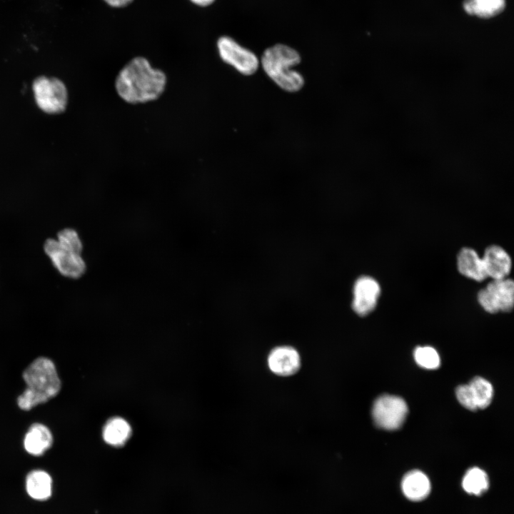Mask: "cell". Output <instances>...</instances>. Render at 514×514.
<instances>
[{"label":"cell","mask_w":514,"mask_h":514,"mask_svg":"<svg viewBox=\"0 0 514 514\" xmlns=\"http://www.w3.org/2000/svg\"><path fill=\"white\" fill-rule=\"evenodd\" d=\"M167 76L154 68L144 56L129 60L119 71L114 81L118 96L130 104H146L158 99L164 93Z\"/></svg>","instance_id":"obj_1"},{"label":"cell","mask_w":514,"mask_h":514,"mask_svg":"<svg viewBox=\"0 0 514 514\" xmlns=\"http://www.w3.org/2000/svg\"><path fill=\"white\" fill-rule=\"evenodd\" d=\"M23 378L26 388L17 398L18 405L23 410H29L53 398L61 386L54 363L45 357L35 359L24 370Z\"/></svg>","instance_id":"obj_2"},{"label":"cell","mask_w":514,"mask_h":514,"mask_svg":"<svg viewBox=\"0 0 514 514\" xmlns=\"http://www.w3.org/2000/svg\"><path fill=\"white\" fill-rule=\"evenodd\" d=\"M301 56L295 49L283 44L268 47L260 59L263 71L279 88L287 92H297L304 86L305 79L293 67L299 64Z\"/></svg>","instance_id":"obj_3"},{"label":"cell","mask_w":514,"mask_h":514,"mask_svg":"<svg viewBox=\"0 0 514 514\" xmlns=\"http://www.w3.org/2000/svg\"><path fill=\"white\" fill-rule=\"evenodd\" d=\"M57 238V241L52 238L46 241L45 253L63 276L71 278L81 277L86 266L81 256L83 245L77 232L65 228L58 233Z\"/></svg>","instance_id":"obj_4"},{"label":"cell","mask_w":514,"mask_h":514,"mask_svg":"<svg viewBox=\"0 0 514 514\" xmlns=\"http://www.w3.org/2000/svg\"><path fill=\"white\" fill-rule=\"evenodd\" d=\"M216 49L222 61L242 75L251 76L260 66V59L256 54L229 36L218 37Z\"/></svg>","instance_id":"obj_5"},{"label":"cell","mask_w":514,"mask_h":514,"mask_svg":"<svg viewBox=\"0 0 514 514\" xmlns=\"http://www.w3.org/2000/svg\"><path fill=\"white\" fill-rule=\"evenodd\" d=\"M36 102L39 107L49 114L62 112L68 101L67 90L62 81L44 76L36 79L33 84Z\"/></svg>","instance_id":"obj_6"},{"label":"cell","mask_w":514,"mask_h":514,"mask_svg":"<svg viewBox=\"0 0 514 514\" xmlns=\"http://www.w3.org/2000/svg\"><path fill=\"white\" fill-rule=\"evenodd\" d=\"M408 410L407 404L402 398L386 394L381 395L375 400L372 416L378 427L393 430L403 425Z\"/></svg>","instance_id":"obj_7"},{"label":"cell","mask_w":514,"mask_h":514,"mask_svg":"<svg viewBox=\"0 0 514 514\" xmlns=\"http://www.w3.org/2000/svg\"><path fill=\"white\" fill-rule=\"evenodd\" d=\"M480 306L488 313L508 312L514 303V283L510 279L493 280L478 295Z\"/></svg>","instance_id":"obj_8"},{"label":"cell","mask_w":514,"mask_h":514,"mask_svg":"<svg viewBox=\"0 0 514 514\" xmlns=\"http://www.w3.org/2000/svg\"><path fill=\"white\" fill-rule=\"evenodd\" d=\"M381 288L378 283L371 277L362 276L354 285L353 311L359 316H366L376 306Z\"/></svg>","instance_id":"obj_9"},{"label":"cell","mask_w":514,"mask_h":514,"mask_svg":"<svg viewBox=\"0 0 514 514\" xmlns=\"http://www.w3.org/2000/svg\"><path fill=\"white\" fill-rule=\"evenodd\" d=\"M268 364L270 370L278 376H288L298 371L301 359L298 351L289 346L273 348L268 355Z\"/></svg>","instance_id":"obj_10"},{"label":"cell","mask_w":514,"mask_h":514,"mask_svg":"<svg viewBox=\"0 0 514 514\" xmlns=\"http://www.w3.org/2000/svg\"><path fill=\"white\" fill-rule=\"evenodd\" d=\"M482 259L487 276L493 280L505 278L510 271L511 259L498 246L488 247Z\"/></svg>","instance_id":"obj_11"},{"label":"cell","mask_w":514,"mask_h":514,"mask_svg":"<svg viewBox=\"0 0 514 514\" xmlns=\"http://www.w3.org/2000/svg\"><path fill=\"white\" fill-rule=\"evenodd\" d=\"M53 437L50 430L41 423L32 424L24 439L26 451L31 455H43L52 445Z\"/></svg>","instance_id":"obj_12"},{"label":"cell","mask_w":514,"mask_h":514,"mask_svg":"<svg viewBox=\"0 0 514 514\" xmlns=\"http://www.w3.org/2000/svg\"><path fill=\"white\" fill-rule=\"evenodd\" d=\"M401 488L408 499L412 501H420L428 495L430 491V483L425 473L413 470L404 475Z\"/></svg>","instance_id":"obj_13"},{"label":"cell","mask_w":514,"mask_h":514,"mask_svg":"<svg viewBox=\"0 0 514 514\" xmlns=\"http://www.w3.org/2000/svg\"><path fill=\"white\" fill-rule=\"evenodd\" d=\"M25 487L28 495L31 498L44 501L49 498L52 494V478L44 470H34L26 475Z\"/></svg>","instance_id":"obj_14"},{"label":"cell","mask_w":514,"mask_h":514,"mask_svg":"<svg viewBox=\"0 0 514 514\" xmlns=\"http://www.w3.org/2000/svg\"><path fill=\"white\" fill-rule=\"evenodd\" d=\"M458 268L460 273L477 281L488 278L483 259L471 248H464L458 255Z\"/></svg>","instance_id":"obj_15"},{"label":"cell","mask_w":514,"mask_h":514,"mask_svg":"<svg viewBox=\"0 0 514 514\" xmlns=\"http://www.w3.org/2000/svg\"><path fill=\"white\" fill-rule=\"evenodd\" d=\"M505 0H465L464 10L470 15L480 18L493 17L503 11Z\"/></svg>","instance_id":"obj_16"},{"label":"cell","mask_w":514,"mask_h":514,"mask_svg":"<svg viewBox=\"0 0 514 514\" xmlns=\"http://www.w3.org/2000/svg\"><path fill=\"white\" fill-rule=\"evenodd\" d=\"M131 434L128 423L121 418H114L105 425L103 430L104 440L115 446L124 444Z\"/></svg>","instance_id":"obj_17"},{"label":"cell","mask_w":514,"mask_h":514,"mask_svg":"<svg viewBox=\"0 0 514 514\" xmlns=\"http://www.w3.org/2000/svg\"><path fill=\"white\" fill-rule=\"evenodd\" d=\"M462 485L466 493L479 495L485 492L489 486L488 475L482 469L476 467L472 468L465 473Z\"/></svg>","instance_id":"obj_18"},{"label":"cell","mask_w":514,"mask_h":514,"mask_svg":"<svg viewBox=\"0 0 514 514\" xmlns=\"http://www.w3.org/2000/svg\"><path fill=\"white\" fill-rule=\"evenodd\" d=\"M478 408H485L492 401L493 388L486 379L477 376L469 383Z\"/></svg>","instance_id":"obj_19"},{"label":"cell","mask_w":514,"mask_h":514,"mask_svg":"<svg viewBox=\"0 0 514 514\" xmlns=\"http://www.w3.org/2000/svg\"><path fill=\"white\" fill-rule=\"evenodd\" d=\"M413 356L415 362L424 368L435 369L440 366V356L438 352L432 347H417L414 351Z\"/></svg>","instance_id":"obj_20"},{"label":"cell","mask_w":514,"mask_h":514,"mask_svg":"<svg viewBox=\"0 0 514 514\" xmlns=\"http://www.w3.org/2000/svg\"><path fill=\"white\" fill-rule=\"evenodd\" d=\"M455 395L459 403L465 408L472 411L478 409L469 384L459 386L456 388Z\"/></svg>","instance_id":"obj_21"},{"label":"cell","mask_w":514,"mask_h":514,"mask_svg":"<svg viewBox=\"0 0 514 514\" xmlns=\"http://www.w3.org/2000/svg\"><path fill=\"white\" fill-rule=\"evenodd\" d=\"M109 6L116 9L126 7L134 0H103Z\"/></svg>","instance_id":"obj_22"},{"label":"cell","mask_w":514,"mask_h":514,"mask_svg":"<svg viewBox=\"0 0 514 514\" xmlns=\"http://www.w3.org/2000/svg\"><path fill=\"white\" fill-rule=\"evenodd\" d=\"M193 4L201 6L206 7L211 5L216 0H189Z\"/></svg>","instance_id":"obj_23"}]
</instances>
